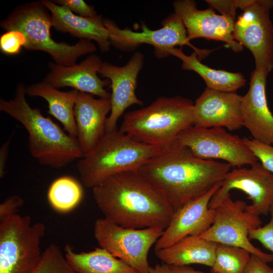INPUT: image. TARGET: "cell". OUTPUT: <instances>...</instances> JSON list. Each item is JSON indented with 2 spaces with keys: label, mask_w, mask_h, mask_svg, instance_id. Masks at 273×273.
Returning <instances> with one entry per match:
<instances>
[{
  "label": "cell",
  "mask_w": 273,
  "mask_h": 273,
  "mask_svg": "<svg viewBox=\"0 0 273 273\" xmlns=\"http://www.w3.org/2000/svg\"><path fill=\"white\" fill-rule=\"evenodd\" d=\"M232 167L225 162L196 157L175 139L139 171L176 211L221 183Z\"/></svg>",
  "instance_id": "obj_1"
},
{
  "label": "cell",
  "mask_w": 273,
  "mask_h": 273,
  "mask_svg": "<svg viewBox=\"0 0 273 273\" xmlns=\"http://www.w3.org/2000/svg\"><path fill=\"white\" fill-rule=\"evenodd\" d=\"M92 189L104 218L123 227L164 230L175 211L139 170L114 175Z\"/></svg>",
  "instance_id": "obj_2"
},
{
  "label": "cell",
  "mask_w": 273,
  "mask_h": 273,
  "mask_svg": "<svg viewBox=\"0 0 273 273\" xmlns=\"http://www.w3.org/2000/svg\"><path fill=\"white\" fill-rule=\"evenodd\" d=\"M25 86L19 83L13 99L0 100V110L19 122L28 133L31 156L41 165L58 169L83 156L77 139L32 108L25 97Z\"/></svg>",
  "instance_id": "obj_3"
},
{
  "label": "cell",
  "mask_w": 273,
  "mask_h": 273,
  "mask_svg": "<svg viewBox=\"0 0 273 273\" xmlns=\"http://www.w3.org/2000/svg\"><path fill=\"white\" fill-rule=\"evenodd\" d=\"M164 147L138 142L116 129L106 132L95 147L78 160L77 169L83 185L93 189L114 175L139 170Z\"/></svg>",
  "instance_id": "obj_4"
},
{
  "label": "cell",
  "mask_w": 273,
  "mask_h": 273,
  "mask_svg": "<svg viewBox=\"0 0 273 273\" xmlns=\"http://www.w3.org/2000/svg\"><path fill=\"white\" fill-rule=\"evenodd\" d=\"M194 123L190 99L159 97L147 107L125 113L119 130L138 142L164 147Z\"/></svg>",
  "instance_id": "obj_5"
},
{
  "label": "cell",
  "mask_w": 273,
  "mask_h": 273,
  "mask_svg": "<svg viewBox=\"0 0 273 273\" xmlns=\"http://www.w3.org/2000/svg\"><path fill=\"white\" fill-rule=\"evenodd\" d=\"M47 10L41 1L17 6L1 22V27L7 31L22 32L26 38L24 49L45 52L58 65L72 66L80 56L96 51V47L89 40L80 39L73 45L53 40L50 32L52 17Z\"/></svg>",
  "instance_id": "obj_6"
},
{
  "label": "cell",
  "mask_w": 273,
  "mask_h": 273,
  "mask_svg": "<svg viewBox=\"0 0 273 273\" xmlns=\"http://www.w3.org/2000/svg\"><path fill=\"white\" fill-rule=\"evenodd\" d=\"M42 222L18 213L0 220V273H33L41 258Z\"/></svg>",
  "instance_id": "obj_7"
},
{
  "label": "cell",
  "mask_w": 273,
  "mask_h": 273,
  "mask_svg": "<svg viewBox=\"0 0 273 273\" xmlns=\"http://www.w3.org/2000/svg\"><path fill=\"white\" fill-rule=\"evenodd\" d=\"M103 22L109 32L111 45L123 51H130L140 45L147 44L154 47L157 58L162 59L170 55V49L187 45L197 54L200 60L211 52V50L200 49L190 43L181 19L175 13L169 15L162 21V27L156 30L150 29L145 23L141 25V31H134L128 28L121 29L109 19H104Z\"/></svg>",
  "instance_id": "obj_8"
},
{
  "label": "cell",
  "mask_w": 273,
  "mask_h": 273,
  "mask_svg": "<svg viewBox=\"0 0 273 273\" xmlns=\"http://www.w3.org/2000/svg\"><path fill=\"white\" fill-rule=\"evenodd\" d=\"M164 230L159 228L141 229L125 228L105 218L96 220L94 236L100 247L122 260L139 273H149L148 256Z\"/></svg>",
  "instance_id": "obj_9"
},
{
  "label": "cell",
  "mask_w": 273,
  "mask_h": 273,
  "mask_svg": "<svg viewBox=\"0 0 273 273\" xmlns=\"http://www.w3.org/2000/svg\"><path fill=\"white\" fill-rule=\"evenodd\" d=\"M247 204L241 200L234 201L227 194L215 209L214 221L199 236L218 244L242 248L266 263L273 261V254H267L255 247L249 238V232L261 226L259 216L246 209Z\"/></svg>",
  "instance_id": "obj_10"
},
{
  "label": "cell",
  "mask_w": 273,
  "mask_h": 273,
  "mask_svg": "<svg viewBox=\"0 0 273 273\" xmlns=\"http://www.w3.org/2000/svg\"><path fill=\"white\" fill-rule=\"evenodd\" d=\"M177 142L196 157L207 160H222L232 167L252 165L258 161L244 139L223 128L192 126L179 133Z\"/></svg>",
  "instance_id": "obj_11"
},
{
  "label": "cell",
  "mask_w": 273,
  "mask_h": 273,
  "mask_svg": "<svg viewBox=\"0 0 273 273\" xmlns=\"http://www.w3.org/2000/svg\"><path fill=\"white\" fill-rule=\"evenodd\" d=\"M273 0H255L243 11L234 26L235 39L252 54L255 69H273V24L269 10Z\"/></svg>",
  "instance_id": "obj_12"
},
{
  "label": "cell",
  "mask_w": 273,
  "mask_h": 273,
  "mask_svg": "<svg viewBox=\"0 0 273 273\" xmlns=\"http://www.w3.org/2000/svg\"><path fill=\"white\" fill-rule=\"evenodd\" d=\"M232 190L248 195L252 204L247 205L250 212L259 216L267 215L273 205V174L258 161L247 168L232 169L222 181L220 187L211 198L209 207L215 209Z\"/></svg>",
  "instance_id": "obj_13"
},
{
  "label": "cell",
  "mask_w": 273,
  "mask_h": 273,
  "mask_svg": "<svg viewBox=\"0 0 273 273\" xmlns=\"http://www.w3.org/2000/svg\"><path fill=\"white\" fill-rule=\"evenodd\" d=\"M174 13L181 19L186 28L188 39L199 38L221 41L235 52L243 50L234 35L235 19L217 14L211 8L199 10L193 0H177L173 3Z\"/></svg>",
  "instance_id": "obj_14"
},
{
  "label": "cell",
  "mask_w": 273,
  "mask_h": 273,
  "mask_svg": "<svg viewBox=\"0 0 273 273\" xmlns=\"http://www.w3.org/2000/svg\"><path fill=\"white\" fill-rule=\"evenodd\" d=\"M144 56L135 52L124 66H118L103 62L99 71L102 77L110 81L111 111L108 116L106 132L117 129L119 118L133 105L143 106V102L136 96L138 76L144 65Z\"/></svg>",
  "instance_id": "obj_15"
},
{
  "label": "cell",
  "mask_w": 273,
  "mask_h": 273,
  "mask_svg": "<svg viewBox=\"0 0 273 273\" xmlns=\"http://www.w3.org/2000/svg\"><path fill=\"white\" fill-rule=\"evenodd\" d=\"M221 183L200 198L176 210L162 235L155 244V250L169 247L190 236H200L212 224L215 209L209 208L210 201Z\"/></svg>",
  "instance_id": "obj_16"
},
{
  "label": "cell",
  "mask_w": 273,
  "mask_h": 273,
  "mask_svg": "<svg viewBox=\"0 0 273 273\" xmlns=\"http://www.w3.org/2000/svg\"><path fill=\"white\" fill-rule=\"evenodd\" d=\"M242 98L236 93L206 87L194 104V126L225 127L231 131L240 129L243 126Z\"/></svg>",
  "instance_id": "obj_17"
},
{
  "label": "cell",
  "mask_w": 273,
  "mask_h": 273,
  "mask_svg": "<svg viewBox=\"0 0 273 273\" xmlns=\"http://www.w3.org/2000/svg\"><path fill=\"white\" fill-rule=\"evenodd\" d=\"M268 74L264 69H255L251 72L249 88L243 96L241 109L243 126L253 139L273 145V115L265 93Z\"/></svg>",
  "instance_id": "obj_18"
},
{
  "label": "cell",
  "mask_w": 273,
  "mask_h": 273,
  "mask_svg": "<svg viewBox=\"0 0 273 273\" xmlns=\"http://www.w3.org/2000/svg\"><path fill=\"white\" fill-rule=\"evenodd\" d=\"M102 63L96 54H90L79 64L70 66L50 62V71L43 81L57 89L69 86L79 92L110 99L111 94L105 89L110 84V81L101 79L98 76Z\"/></svg>",
  "instance_id": "obj_19"
},
{
  "label": "cell",
  "mask_w": 273,
  "mask_h": 273,
  "mask_svg": "<svg viewBox=\"0 0 273 273\" xmlns=\"http://www.w3.org/2000/svg\"><path fill=\"white\" fill-rule=\"evenodd\" d=\"M111 108L110 99H95L79 92L74 108L77 140L83 156L90 151L106 133V125Z\"/></svg>",
  "instance_id": "obj_20"
},
{
  "label": "cell",
  "mask_w": 273,
  "mask_h": 273,
  "mask_svg": "<svg viewBox=\"0 0 273 273\" xmlns=\"http://www.w3.org/2000/svg\"><path fill=\"white\" fill-rule=\"evenodd\" d=\"M41 2L51 12L53 27L57 30L69 33L80 39L94 40L102 52L109 50L111 44L109 32L101 15L82 17L52 1L43 0Z\"/></svg>",
  "instance_id": "obj_21"
},
{
  "label": "cell",
  "mask_w": 273,
  "mask_h": 273,
  "mask_svg": "<svg viewBox=\"0 0 273 273\" xmlns=\"http://www.w3.org/2000/svg\"><path fill=\"white\" fill-rule=\"evenodd\" d=\"M217 245L199 236H190L169 247L156 250L155 254L169 265L200 264L211 267L215 259Z\"/></svg>",
  "instance_id": "obj_22"
},
{
  "label": "cell",
  "mask_w": 273,
  "mask_h": 273,
  "mask_svg": "<svg viewBox=\"0 0 273 273\" xmlns=\"http://www.w3.org/2000/svg\"><path fill=\"white\" fill-rule=\"evenodd\" d=\"M79 91L73 89L62 92L42 81L25 87L30 97H40L49 105L48 113L59 120L69 135L76 138L77 128L74 108Z\"/></svg>",
  "instance_id": "obj_23"
},
{
  "label": "cell",
  "mask_w": 273,
  "mask_h": 273,
  "mask_svg": "<svg viewBox=\"0 0 273 273\" xmlns=\"http://www.w3.org/2000/svg\"><path fill=\"white\" fill-rule=\"evenodd\" d=\"M64 250L67 262L76 273H139L101 247L77 253L67 245Z\"/></svg>",
  "instance_id": "obj_24"
},
{
  "label": "cell",
  "mask_w": 273,
  "mask_h": 273,
  "mask_svg": "<svg viewBox=\"0 0 273 273\" xmlns=\"http://www.w3.org/2000/svg\"><path fill=\"white\" fill-rule=\"evenodd\" d=\"M169 54L181 60L182 69L193 71L198 74L204 79L207 88L224 92L236 93L245 84L246 80L241 73L211 68L202 63L194 51L188 56L183 52L181 48H174L170 50Z\"/></svg>",
  "instance_id": "obj_25"
},
{
  "label": "cell",
  "mask_w": 273,
  "mask_h": 273,
  "mask_svg": "<svg viewBox=\"0 0 273 273\" xmlns=\"http://www.w3.org/2000/svg\"><path fill=\"white\" fill-rule=\"evenodd\" d=\"M83 196V190L78 182L72 177L64 176L55 180L48 192L51 206L60 212H67L76 207Z\"/></svg>",
  "instance_id": "obj_26"
},
{
  "label": "cell",
  "mask_w": 273,
  "mask_h": 273,
  "mask_svg": "<svg viewBox=\"0 0 273 273\" xmlns=\"http://www.w3.org/2000/svg\"><path fill=\"white\" fill-rule=\"evenodd\" d=\"M251 254L237 247L217 243L212 273H245Z\"/></svg>",
  "instance_id": "obj_27"
},
{
  "label": "cell",
  "mask_w": 273,
  "mask_h": 273,
  "mask_svg": "<svg viewBox=\"0 0 273 273\" xmlns=\"http://www.w3.org/2000/svg\"><path fill=\"white\" fill-rule=\"evenodd\" d=\"M33 273H76L67 262L60 247L50 244L43 251L41 260Z\"/></svg>",
  "instance_id": "obj_28"
},
{
  "label": "cell",
  "mask_w": 273,
  "mask_h": 273,
  "mask_svg": "<svg viewBox=\"0 0 273 273\" xmlns=\"http://www.w3.org/2000/svg\"><path fill=\"white\" fill-rule=\"evenodd\" d=\"M243 139L262 166L273 174V145L260 142L253 138L245 137Z\"/></svg>",
  "instance_id": "obj_29"
},
{
  "label": "cell",
  "mask_w": 273,
  "mask_h": 273,
  "mask_svg": "<svg viewBox=\"0 0 273 273\" xmlns=\"http://www.w3.org/2000/svg\"><path fill=\"white\" fill-rule=\"evenodd\" d=\"M26 42L25 35L21 31L9 30L1 35L0 48L4 53L9 55L18 54Z\"/></svg>",
  "instance_id": "obj_30"
},
{
  "label": "cell",
  "mask_w": 273,
  "mask_h": 273,
  "mask_svg": "<svg viewBox=\"0 0 273 273\" xmlns=\"http://www.w3.org/2000/svg\"><path fill=\"white\" fill-rule=\"evenodd\" d=\"M255 0H206L209 8L216 10L221 15L228 16L235 19L238 9L244 10L253 4Z\"/></svg>",
  "instance_id": "obj_31"
},
{
  "label": "cell",
  "mask_w": 273,
  "mask_h": 273,
  "mask_svg": "<svg viewBox=\"0 0 273 273\" xmlns=\"http://www.w3.org/2000/svg\"><path fill=\"white\" fill-rule=\"evenodd\" d=\"M269 213V221L263 226L251 230L249 233V238L259 241L273 254V205L271 207Z\"/></svg>",
  "instance_id": "obj_32"
},
{
  "label": "cell",
  "mask_w": 273,
  "mask_h": 273,
  "mask_svg": "<svg viewBox=\"0 0 273 273\" xmlns=\"http://www.w3.org/2000/svg\"><path fill=\"white\" fill-rule=\"evenodd\" d=\"M53 2L82 17H95L98 15L94 8L83 0H57Z\"/></svg>",
  "instance_id": "obj_33"
},
{
  "label": "cell",
  "mask_w": 273,
  "mask_h": 273,
  "mask_svg": "<svg viewBox=\"0 0 273 273\" xmlns=\"http://www.w3.org/2000/svg\"><path fill=\"white\" fill-rule=\"evenodd\" d=\"M23 204V199L19 196L13 195L6 198L0 204V220L18 213L19 208Z\"/></svg>",
  "instance_id": "obj_34"
},
{
  "label": "cell",
  "mask_w": 273,
  "mask_h": 273,
  "mask_svg": "<svg viewBox=\"0 0 273 273\" xmlns=\"http://www.w3.org/2000/svg\"><path fill=\"white\" fill-rule=\"evenodd\" d=\"M245 273H272V268L258 256L251 254Z\"/></svg>",
  "instance_id": "obj_35"
},
{
  "label": "cell",
  "mask_w": 273,
  "mask_h": 273,
  "mask_svg": "<svg viewBox=\"0 0 273 273\" xmlns=\"http://www.w3.org/2000/svg\"><path fill=\"white\" fill-rule=\"evenodd\" d=\"M13 132L8 140L2 145L0 148V178H2L5 174L6 164L8 156L9 148L13 136Z\"/></svg>",
  "instance_id": "obj_36"
},
{
  "label": "cell",
  "mask_w": 273,
  "mask_h": 273,
  "mask_svg": "<svg viewBox=\"0 0 273 273\" xmlns=\"http://www.w3.org/2000/svg\"><path fill=\"white\" fill-rule=\"evenodd\" d=\"M169 266L173 273H207L199 270L195 269L194 268L190 267L188 265H169Z\"/></svg>",
  "instance_id": "obj_37"
},
{
  "label": "cell",
  "mask_w": 273,
  "mask_h": 273,
  "mask_svg": "<svg viewBox=\"0 0 273 273\" xmlns=\"http://www.w3.org/2000/svg\"><path fill=\"white\" fill-rule=\"evenodd\" d=\"M149 273H173L169 265L163 263L157 264L154 267H150Z\"/></svg>",
  "instance_id": "obj_38"
},
{
  "label": "cell",
  "mask_w": 273,
  "mask_h": 273,
  "mask_svg": "<svg viewBox=\"0 0 273 273\" xmlns=\"http://www.w3.org/2000/svg\"><path fill=\"white\" fill-rule=\"evenodd\" d=\"M272 273H273V268H272Z\"/></svg>",
  "instance_id": "obj_39"
}]
</instances>
